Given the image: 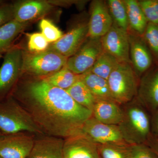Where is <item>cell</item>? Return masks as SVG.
<instances>
[{"label": "cell", "instance_id": "cell-1", "mask_svg": "<svg viewBox=\"0 0 158 158\" xmlns=\"http://www.w3.org/2000/svg\"><path fill=\"white\" fill-rule=\"evenodd\" d=\"M25 110L43 134L65 139L81 134L92 112L65 90L42 78L23 75L9 94Z\"/></svg>", "mask_w": 158, "mask_h": 158}, {"label": "cell", "instance_id": "cell-2", "mask_svg": "<svg viewBox=\"0 0 158 158\" xmlns=\"http://www.w3.org/2000/svg\"><path fill=\"white\" fill-rule=\"evenodd\" d=\"M121 106L123 116L118 126L123 140L130 145L146 144L152 135L149 112L137 97Z\"/></svg>", "mask_w": 158, "mask_h": 158}, {"label": "cell", "instance_id": "cell-3", "mask_svg": "<svg viewBox=\"0 0 158 158\" xmlns=\"http://www.w3.org/2000/svg\"><path fill=\"white\" fill-rule=\"evenodd\" d=\"M0 131L6 134L27 132L44 135L23 108L9 95L0 100Z\"/></svg>", "mask_w": 158, "mask_h": 158}, {"label": "cell", "instance_id": "cell-4", "mask_svg": "<svg viewBox=\"0 0 158 158\" xmlns=\"http://www.w3.org/2000/svg\"><path fill=\"white\" fill-rule=\"evenodd\" d=\"M139 80L131 63L119 62L107 80L114 100L120 105L131 101L137 96Z\"/></svg>", "mask_w": 158, "mask_h": 158}, {"label": "cell", "instance_id": "cell-5", "mask_svg": "<svg viewBox=\"0 0 158 158\" xmlns=\"http://www.w3.org/2000/svg\"><path fill=\"white\" fill-rule=\"evenodd\" d=\"M67 59L53 51L32 52L23 49L22 75L45 77L65 67Z\"/></svg>", "mask_w": 158, "mask_h": 158}, {"label": "cell", "instance_id": "cell-6", "mask_svg": "<svg viewBox=\"0 0 158 158\" xmlns=\"http://www.w3.org/2000/svg\"><path fill=\"white\" fill-rule=\"evenodd\" d=\"M23 50L14 46L5 53L0 67V100L9 95L22 76Z\"/></svg>", "mask_w": 158, "mask_h": 158}, {"label": "cell", "instance_id": "cell-7", "mask_svg": "<svg viewBox=\"0 0 158 158\" xmlns=\"http://www.w3.org/2000/svg\"><path fill=\"white\" fill-rule=\"evenodd\" d=\"M103 52L101 37H88L81 48L68 58L65 66L76 74H83L90 70Z\"/></svg>", "mask_w": 158, "mask_h": 158}, {"label": "cell", "instance_id": "cell-8", "mask_svg": "<svg viewBox=\"0 0 158 158\" xmlns=\"http://www.w3.org/2000/svg\"><path fill=\"white\" fill-rule=\"evenodd\" d=\"M36 135L27 132L0 135V157L27 158L34 145Z\"/></svg>", "mask_w": 158, "mask_h": 158}, {"label": "cell", "instance_id": "cell-9", "mask_svg": "<svg viewBox=\"0 0 158 158\" xmlns=\"http://www.w3.org/2000/svg\"><path fill=\"white\" fill-rule=\"evenodd\" d=\"M101 42L104 52L113 56L119 62L131 63L128 31L113 23L112 27L101 37Z\"/></svg>", "mask_w": 158, "mask_h": 158}, {"label": "cell", "instance_id": "cell-10", "mask_svg": "<svg viewBox=\"0 0 158 158\" xmlns=\"http://www.w3.org/2000/svg\"><path fill=\"white\" fill-rule=\"evenodd\" d=\"M80 135L98 144L126 143L118 126L102 123L93 116L85 123Z\"/></svg>", "mask_w": 158, "mask_h": 158}, {"label": "cell", "instance_id": "cell-11", "mask_svg": "<svg viewBox=\"0 0 158 158\" xmlns=\"http://www.w3.org/2000/svg\"><path fill=\"white\" fill-rule=\"evenodd\" d=\"M88 23H81L64 34L57 41L50 44L48 50L69 58L81 48L88 39Z\"/></svg>", "mask_w": 158, "mask_h": 158}, {"label": "cell", "instance_id": "cell-12", "mask_svg": "<svg viewBox=\"0 0 158 158\" xmlns=\"http://www.w3.org/2000/svg\"><path fill=\"white\" fill-rule=\"evenodd\" d=\"M131 64L139 78L153 66V58L143 36L128 31Z\"/></svg>", "mask_w": 158, "mask_h": 158}, {"label": "cell", "instance_id": "cell-13", "mask_svg": "<svg viewBox=\"0 0 158 158\" xmlns=\"http://www.w3.org/2000/svg\"><path fill=\"white\" fill-rule=\"evenodd\" d=\"M137 98L152 114L158 109V66L153 65L141 77Z\"/></svg>", "mask_w": 158, "mask_h": 158}, {"label": "cell", "instance_id": "cell-14", "mask_svg": "<svg viewBox=\"0 0 158 158\" xmlns=\"http://www.w3.org/2000/svg\"><path fill=\"white\" fill-rule=\"evenodd\" d=\"M90 11L88 37L89 38L102 37L112 27L113 23L107 2L101 0L92 1Z\"/></svg>", "mask_w": 158, "mask_h": 158}, {"label": "cell", "instance_id": "cell-15", "mask_svg": "<svg viewBox=\"0 0 158 158\" xmlns=\"http://www.w3.org/2000/svg\"><path fill=\"white\" fill-rule=\"evenodd\" d=\"M12 5L14 19L22 23L42 19L54 9L53 5L48 1L39 0L17 1Z\"/></svg>", "mask_w": 158, "mask_h": 158}, {"label": "cell", "instance_id": "cell-16", "mask_svg": "<svg viewBox=\"0 0 158 158\" xmlns=\"http://www.w3.org/2000/svg\"><path fill=\"white\" fill-rule=\"evenodd\" d=\"M64 158H100L98 144L82 135L64 139Z\"/></svg>", "mask_w": 158, "mask_h": 158}, {"label": "cell", "instance_id": "cell-17", "mask_svg": "<svg viewBox=\"0 0 158 158\" xmlns=\"http://www.w3.org/2000/svg\"><path fill=\"white\" fill-rule=\"evenodd\" d=\"M64 139L47 135L35 136L34 145L27 158H64Z\"/></svg>", "mask_w": 158, "mask_h": 158}, {"label": "cell", "instance_id": "cell-18", "mask_svg": "<svg viewBox=\"0 0 158 158\" xmlns=\"http://www.w3.org/2000/svg\"><path fill=\"white\" fill-rule=\"evenodd\" d=\"M92 116L105 124L118 126L123 116L121 105L114 101H96Z\"/></svg>", "mask_w": 158, "mask_h": 158}, {"label": "cell", "instance_id": "cell-19", "mask_svg": "<svg viewBox=\"0 0 158 158\" xmlns=\"http://www.w3.org/2000/svg\"><path fill=\"white\" fill-rule=\"evenodd\" d=\"M80 80L88 87L96 101L114 100L110 92L107 80L89 71L80 75Z\"/></svg>", "mask_w": 158, "mask_h": 158}, {"label": "cell", "instance_id": "cell-20", "mask_svg": "<svg viewBox=\"0 0 158 158\" xmlns=\"http://www.w3.org/2000/svg\"><path fill=\"white\" fill-rule=\"evenodd\" d=\"M29 23L13 19L0 27V54L6 53L14 46L15 40L28 27Z\"/></svg>", "mask_w": 158, "mask_h": 158}, {"label": "cell", "instance_id": "cell-21", "mask_svg": "<svg viewBox=\"0 0 158 158\" xmlns=\"http://www.w3.org/2000/svg\"><path fill=\"white\" fill-rule=\"evenodd\" d=\"M127 11L129 30L143 36L148 24L138 1L124 0Z\"/></svg>", "mask_w": 158, "mask_h": 158}, {"label": "cell", "instance_id": "cell-22", "mask_svg": "<svg viewBox=\"0 0 158 158\" xmlns=\"http://www.w3.org/2000/svg\"><path fill=\"white\" fill-rule=\"evenodd\" d=\"M66 91L75 101L92 112L96 100L81 81H77Z\"/></svg>", "mask_w": 158, "mask_h": 158}, {"label": "cell", "instance_id": "cell-23", "mask_svg": "<svg viewBox=\"0 0 158 158\" xmlns=\"http://www.w3.org/2000/svg\"><path fill=\"white\" fill-rule=\"evenodd\" d=\"M42 78L51 85L66 90L80 80V75L73 73L65 66L55 73Z\"/></svg>", "mask_w": 158, "mask_h": 158}, {"label": "cell", "instance_id": "cell-24", "mask_svg": "<svg viewBox=\"0 0 158 158\" xmlns=\"http://www.w3.org/2000/svg\"><path fill=\"white\" fill-rule=\"evenodd\" d=\"M119 62L116 58L103 51L97 59L90 71L108 80L110 74Z\"/></svg>", "mask_w": 158, "mask_h": 158}, {"label": "cell", "instance_id": "cell-25", "mask_svg": "<svg viewBox=\"0 0 158 158\" xmlns=\"http://www.w3.org/2000/svg\"><path fill=\"white\" fill-rule=\"evenodd\" d=\"M100 158H131V145L127 143L98 144Z\"/></svg>", "mask_w": 158, "mask_h": 158}, {"label": "cell", "instance_id": "cell-26", "mask_svg": "<svg viewBox=\"0 0 158 158\" xmlns=\"http://www.w3.org/2000/svg\"><path fill=\"white\" fill-rule=\"evenodd\" d=\"M107 4L113 23L120 28L128 31L127 11L124 0H109Z\"/></svg>", "mask_w": 158, "mask_h": 158}, {"label": "cell", "instance_id": "cell-27", "mask_svg": "<svg viewBox=\"0 0 158 158\" xmlns=\"http://www.w3.org/2000/svg\"><path fill=\"white\" fill-rule=\"evenodd\" d=\"M142 36L152 55L154 63L158 66V24L148 23Z\"/></svg>", "mask_w": 158, "mask_h": 158}, {"label": "cell", "instance_id": "cell-28", "mask_svg": "<svg viewBox=\"0 0 158 158\" xmlns=\"http://www.w3.org/2000/svg\"><path fill=\"white\" fill-rule=\"evenodd\" d=\"M41 33L49 43L56 42L64 35L63 32L52 22L47 19L43 18L39 23Z\"/></svg>", "mask_w": 158, "mask_h": 158}, {"label": "cell", "instance_id": "cell-29", "mask_svg": "<svg viewBox=\"0 0 158 158\" xmlns=\"http://www.w3.org/2000/svg\"><path fill=\"white\" fill-rule=\"evenodd\" d=\"M28 51L32 52H40L47 50L50 45L41 33H27Z\"/></svg>", "mask_w": 158, "mask_h": 158}, {"label": "cell", "instance_id": "cell-30", "mask_svg": "<svg viewBox=\"0 0 158 158\" xmlns=\"http://www.w3.org/2000/svg\"><path fill=\"white\" fill-rule=\"evenodd\" d=\"M138 1L148 23L158 24V0Z\"/></svg>", "mask_w": 158, "mask_h": 158}, {"label": "cell", "instance_id": "cell-31", "mask_svg": "<svg viewBox=\"0 0 158 158\" xmlns=\"http://www.w3.org/2000/svg\"><path fill=\"white\" fill-rule=\"evenodd\" d=\"M131 158H158L155 152L146 144L131 145Z\"/></svg>", "mask_w": 158, "mask_h": 158}, {"label": "cell", "instance_id": "cell-32", "mask_svg": "<svg viewBox=\"0 0 158 158\" xmlns=\"http://www.w3.org/2000/svg\"><path fill=\"white\" fill-rule=\"evenodd\" d=\"M14 19L12 4H2L0 6V27Z\"/></svg>", "mask_w": 158, "mask_h": 158}, {"label": "cell", "instance_id": "cell-33", "mask_svg": "<svg viewBox=\"0 0 158 158\" xmlns=\"http://www.w3.org/2000/svg\"><path fill=\"white\" fill-rule=\"evenodd\" d=\"M151 128L152 135L158 138V109L152 113L151 118Z\"/></svg>", "mask_w": 158, "mask_h": 158}, {"label": "cell", "instance_id": "cell-34", "mask_svg": "<svg viewBox=\"0 0 158 158\" xmlns=\"http://www.w3.org/2000/svg\"><path fill=\"white\" fill-rule=\"evenodd\" d=\"M146 144L155 152L158 156V138L151 135Z\"/></svg>", "mask_w": 158, "mask_h": 158}, {"label": "cell", "instance_id": "cell-35", "mask_svg": "<svg viewBox=\"0 0 158 158\" xmlns=\"http://www.w3.org/2000/svg\"><path fill=\"white\" fill-rule=\"evenodd\" d=\"M3 4V2L2 1H1L0 0V6H1V5H2Z\"/></svg>", "mask_w": 158, "mask_h": 158}, {"label": "cell", "instance_id": "cell-36", "mask_svg": "<svg viewBox=\"0 0 158 158\" xmlns=\"http://www.w3.org/2000/svg\"><path fill=\"white\" fill-rule=\"evenodd\" d=\"M2 57V54H0V59Z\"/></svg>", "mask_w": 158, "mask_h": 158}, {"label": "cell", "instance_id": "cell-37", "mask_svg": "<svg viewBox=\"0 0 158 158\" xmlns=\"http://www.w3.org/2000/svg\"><path fill=\"white\" fill-rule=\"evenodd\" d=\"M2 134V132H1V131H0V135H1V134Z\"/></svg>", "mask_w": 158, "mask_h": 158}, {"label": "cell", "instance_id": "cell-38", "mask_svg": "<svg viewBox=\"0 0 158 158\" xmlns=\"http://www.w3.org/2000/svg\"><path fill=\"white\" fill-rule=\"evenodd\" d=\"M0 158H2V157H0Z\"/></svg>", "mask_w": 158, "mask_h": 158}]
</instances>
